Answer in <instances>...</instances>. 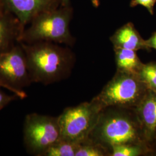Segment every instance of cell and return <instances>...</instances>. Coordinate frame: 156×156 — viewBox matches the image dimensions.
Returning a JSON list of instances; mask_svg holds the SVG:
<instances>
[{
  "instance_id": "7402d4cb",
  "label": "cell",
  "mask_w": 156,
  "mask_h": 156,
  "mask_svg": "<svg viewBox=\"0 0 156 156\" xmlns=\"http://www.w3.org/2000/svg\"><path fill=\"white\" fill-rule=\"evenodd\" d=\"M91 1L95 7H98L99 6V0H91Z\"/></svg>"
},
{
  "instance_id": "ba28073f",
  "label": "cell",
  "mask_w": 156,
  "mask_h": 156,
  "mask_svg": "<svg viewBox=\"0 0 156 156\" xmlns=\"http://www.w3.org/2000/svg\"><path fill=\"white\" fill-rule=\"evenodd\" d=\"M6 11L16 17L23 28L43 12L57 8L61 0H0Z\"/></svg>"
},
{
  "instance_id": "52a82bcc",
  "label": "cell",
  "mask_w": 156,
  "mask_h": 156,
  "mask_svg": "<svg viewBox=\"0 0 156 156\" xmlns=\"http://www.w3.org/2000/svg\"><path fill=\"white\" fill-rule=\"evenodd\" d=\"M0 82L20 99L27 97L23 89L33 82L24 51L19 42L11 49L0 53Z\"/></svg>"
},
{
  "instance_id": "d6986e66",
  "label": "cell",
  "mask_w": 156,
  "mask_h": 156,
  "mask_svg": "<svg viewBox=\"0 0 156 156\" xmlns=\"http://www.w3.org/2000/svg\"><path fill=\"white\" fill-rule=\"evenodd\" d=\"M146 44L151 49V48L156 50V31L152 34L151 37L147 40H145Z\"/></svg>"
},
{
  "instance_id": "5bb4252c",
  "label": "cell",
  "mask_w": 156,
  "mask_h": 156,
  "mask_svg": "<svg viewBox=\"0 0 156 156\" xmlns=\"http://www.w3.org/2000/svg\"><path fill=\"white\" fill-rule=\"evenodd\" d=\"M80 144L60 140L52 145L44 156H75Z\"/></svg>"
},
{
  "instance_id": "277c9868",
  "label": "cell",
  "mask_w": 156,
  "mask_h": 156,
  "mask_svg": "<svg viewBox=\"0 0 156 156\" xmlns=\"http://www.w3.org/2000/svg\"><path fill=\"white\" fill-rule=\"evenodd\" d=\"M103 109L94 98L90 102L64 109L58 116L61 140L78 144L87 140Z\"/></svg>"
},
{
  "instance_id": "ffe728a7",
  "label": "cell",
  "mask_w": 156,
  "mask_h": 156,
  "mask_svg": "<svg viewBox=\"0 0 156 156\" xmlns=\"http://www.w3.org/2000/svg\"><path fill=\"white\" fill-rule=\"evenodd\" d=\"M150 149H151V156H156V136L153 142L150 145Z\"/></svg>"
},
{
  "instance_id": "9a60e30c",
  "label": "cell",
  "mask_w": 156,
  "mask_h": 156,
  "mask_svg": "<svg viewBox=\"0 0 156 156\" xmlns=\"http://www.w3.org/2000/svg\"><path fill=\"white\" fill-rule=\"evenodd\" d=\"M75 156H111V153L101 145L87 139L80 144Z\"/></svg>"
},
{
  "instance_id": "3957f363",
  "label": "cell",
  "mask_w": 156,
  "mask_h": 156,
  "mask_svg": "<svg viewBox=\"0 0 156 156\" xmlns=\"http://www.w3.org/2000/svg\"><path fill=\"white\" fill-rule=\"evenodd\" d=\"M72 15L69 5L41 13L24 28L19 42L31 44L45 41L72 46L75 42L69 31Z\"/></svg>"
},
{
  "instance_id": "5b68a950",
  "label": "cell",
  "mask_w": 156,
  "mask_h": 156,
  "mask_svg": "<svg viewBox=\"0 0 156 156\" xmlns=\"http://www.w3.org/2000/svg\"><path fill=\"white\" fill-rule=\"evenodd\" d=\"M147 90L138 75L116 71L111 80L94 98L103 108L111 106L135 108Z\"/></svg>"
},
{
  "instance_id": "ac0fdd59",
  "label": "cell",
  "mask_w": 156,
  "mask_h": 156,
  "mask_svg": "<svg viewBox=\"0 0 156 156\" xmlns=\"http://www.w3.org/2000/svg\"><path fill=\"white\" fill-rule=\"evenodd\" d=\"M20 98L16 94L8 95L4 93L0 87V111L8 105L13 101L19 99Z\"/></svg>"
},
{
  "instance_id": "2e32d148",
  "label": "cell",
  "mask_w": 156,
  "mask_h": 156,
  "mask_svg": "<svg viewBox=\"0 0 156 156\" xmlns=\"http://www.w3.org/2000/svg\"><path fill=\"white\" fill-rule=\"evenodd\" d=\"M137 75L149 89L156 93V62L144 64Z\"/></svg>"
},
{
  "instance_id": "4fadbf2b",
  "label": "cell",
  "mask_w": 156,
  "mask_h": 156,
  "mask_svg": "<svg viewBox=\"0 0 156 156\" xmlns=\"http://www.w3.org/2000/svg\"><path fill=\"white\" fill-rule=\"evenodd\" d=\"M150 148L145 145H120L112 147L111 156H151Z\"/></svg>"
},
{
  "instance_id": "9c48e42d",
  "label": "cell",
  "mask_w": 156,
  "mask_h": 156,
  "mask_svg": "<svg viewBox=\"0 0 156 156\" xmlns=\"http://www.w3.org/2000/svg\"><path fill=\"white\" fill-rule=\"evenodd\" d=\"M135 109L145 141L150 148L156 136V92L148 89L144 98Z\"/></svg>"
},
{
  "instance_id": "cb8c5ba5",
  "label": "cell",
  "mask_w": 156,
  "mask_h": 156,
  "mask_svg": "<svg viewBox=\"0 0 156 156\" xmlns=\"http://www.w3.org/2000/svg\"><path fill=\"white\" fill-rule=\"evenodd\" d=\"M0 7H1V8H3L2 5H1V2H0Z\"/></svg>"
},
{
  "instance_id": "44dd1931",
  "label": "cell",
  "mask_w": 156,
  "mask_h": 156,
  "mask_svg": "<svg viewBox=\"0 0 156 156\" xmlns=\"http://www.w3.org/2000/svg\"><path fill=\"white\" fill-rule=\"evenodd\" d=\"M61 4L62 6L69 5V0H61Z\"/></svg>"
},
{
  "instance_id": "6da1fadb",
  "label": "cell",
  "mask_w": 156,
  "mask_h": 156,
  "mask_svg": "<svg viewBox=\"0 0 156 156\" xmlns=\"http://www.w3.org/2000/svg\"><path fill=\"white\" fill-rule=\"evenodd\" d=\"M88 139L104 147L111 153L112 147L116 145L148 146L135 109L121 106L104 108Z\"/></svg>"
},
{
  "instance_id": "e0dca14e",
  "label": "cell",
  "mask_w": 156,
  "mask_h": 156,
  "mask_svg": "<svg viewBox=\"0 0 156 156\" xmlns=\"http://www.w3.org/2000/svg\"><path fill=\"white\" fill-rule=\"evenodd\" d=\"M156 0H132L130 3L131 7H135L136 6H143L145 7L151 15L154 14V6L156 4Z\"/></svg>"
},
{
  "instance_id": "603a6c76",
  "label": "cell",
  "mask_w": 156,
  "mask_h": 156,
  "mask_svg": "<svg viewBox=\"0 0 156 156\" xmlns=\"http://www.w3.org/2000/svg\"><path fill=\"white\" fill-rule=\"evenodd\" d=\"M0 87H2V88H4V89H7V87H6V86L5 85V84H4L3 83H2L1 82H0Z\"/></svg>"
},
{
  "instance_id": "7c38bea8",
  "label": "cell",
  "mask_w": 156,
  "mask_h": 156,
  "mask_svg": "<svg viewBox=\"0 0 156 156\" xmlns=\"http://www.w3.org/2000/svg\"><path fill=\"white\" fill-rule=\"evenodd\" d=\"M115 55L116 71L138 74L144 65L135 50L113 48Z\"/></svg>"
},
{
  "instance_id": "7a4b0ae2",
  "label": "cell",
  "mask_w": 156,
  "mask_h": 156,
  "mask_svg": "<svg viewBox=\"0 0 156 156\" xmlns=\"http://www.w3.org/2000/svg\"><path fill=\"white\" fill-rule=\"evenodd\" d=\"M19 43L24 51L33 83L48 85L70 76L75 57L69 49L45 41Z\"/></svg>"
},
{
  "instance_id": "8992f818",
  "label": "cell",
  "mask_w": 156,
  "mask_h": 156,
  "mask_svg": "<svg viewBox=\"0 0 156 156\" xmlns=\"http://www.w3.org/2000/svg\"><path fill=\"white\" fill-rule=\"evenodd\" d=\"M61 140L58 117L28 114L23 125V142L29 154L44 156L52 145Z\"/></svg>"
},
{
  "instance_id": "30bf717a",
  "label": "cell",
  "mask_w": 156,
  "mask_h": 156,
  "mask_svg": "<svg viewBox=\"0 0 156 156\" xmlns=\"http://www.w3.org/2000/svg\"><path fill=\"white\" fill-rule=\"evenodd\" d=\"M23 31L16 17L0 7V53L11 49L19 43Z\"/></svg>"
},
{
  "instance_id": "8fae6325",
  "label": "cell",
  "mask_w": 156,
  "mask_h": 156,
  "mask_svg": "<svg viewBox=\"0 0 156 156\" xmlns=\"http://www.w3.org/2000/svg\"><path fill=\"white\" fill-rule=\"evenodd\" d=\"M110 39L113 48L151 51L132 23H128L119 28Z\"/></svg>"
}]
</instances>
